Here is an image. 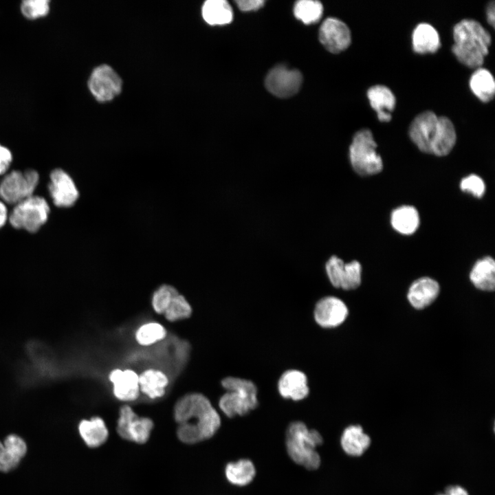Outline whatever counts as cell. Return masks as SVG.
I'll list each match as a JSON object with an SVG mask.
<instances>
[{
	"label": "cell",
	"mask_w": 495,
	"mask_h": 495,
	"mask_svg": "<svg viewBox=\"0 0 495 495\" xmlns=\"http://www.w3.org/2000/svg\"><path fill=\"white\" fill-rule=\"evenodd\" d=\"M408 134L421 151L439 157L449 154L456 140L451 120L430 110L416 116L410 124Z\"/></svg>",
	"instance_id": "cell-1"
},
{
	"label": "cell",
	"mask_w": 495,
	"mask_h": 495,
	"mask_svg": "<svg viewBox=\"0 0 495 495\" xmlns=\"http://www.w3.org/2000/svg\"><path fill=\"white\" fill-rule=\"evenodd\" d=\"M452 52L457 60L470 68H478L489 52L492 36L477 21L464 19L453 28Z\"/></svg>",
	"instance_id": "cell-2"
},
{
	"label": "cell",
	"mask_w": 495,
	"mask_h": 495,
	"mask_svg": "<svg viewBox=\"0 0 495 495\" xmlns=\"http://www.w3.org/2000/svg\"><path fill=\"white\" fill-rule=\"evenodd\" d=\"M174 418L179 424H190L201 441L212 437L219 430L221 419L210 400L198 393L181 397L174 407Z\"/></svg>",
	"instance_id": "cell-3"
},
{
	"label": "cell",
	"mask_w": 495,
	"mask_h": 495,
	"mask_svg": "<svg viewBox=\"0 0 495 495\" xmlns=\"http://www.w3.org/2000/svg\"><path fill=\"white\" fill-rule=\"evenodd\" d=\"M322 442L320 432L309 429L302 421L292 422L287 428L285 443L289 456L309 470H316L320 465V456L316 448Z\"/></svg>",
	"instance_id": "cell-4"
},
{
	"label": "cell",
	"mask_w": 495,
	"mask_h": 495,
	"mask_svg": "<svg viewBox=\"0 0 495 495\" xmlns=\"http://www.w3.org/2000/svg\"><path fill=\"white\" fill-rule=\"evenodd\" d=\"M221 384L227 393L220 398L219 406L228 417L245 415L258 406L257 388L252 382L228 377Z\"/></svg>",
	"instance_id": "cell-5"
},
{
	"label": "cell",
	"mask_w": 495,
	"mask_h": 495,
	"mask_svg": "<svg viewBox=\"0 0 495 495\" xmlns=\"http://www.w3.org/2000/svg\"><path fill=\"white\" fill-rule=\"evenodd\" d=\"M376 149L377 144L371 130L362 129L355 133L349 155L351 166L358 175H372L382 170V160Z\"/></svg>",
	"instance_id": "cell-6"
},
{
	"label": "cell",
	"mask_w": 495,
	"mask_h": 495,
	"mask_svg": "<svg viewBox=\"0 0 495 495\" xmlns=\"http://www.w3.org/2000/svg\"><path fill=\"white\" fill-rule=\"evenodd\" d=\"M49 212L46 200L32 195L15 205L9 220L16 228L35 232L47 221Z\"/></svg>",
	"instance_id": "cell-7"
},
{
	"label": "cell",
	"mask_w": 495,
	"mask_h": 495,
	"mask_svg": "<svg viewBox=\"0 0 495 495\" xmlns=\"http://www.w3.org/2000/svg\"><path fill=\"white\" fill-rule=\"evenodd\" d=\"M38 181L36 170H13L1 180L0 197L4 201L16 205L32 196Z\"/></svg>",
	"instance_id": "cell-8"
},
{
	"label": "cell",
	"mask_w": 495,
	"mask_h": 495,
	"mask_svg": "<svg viewBox=\"0 0 495 495\" xmlns=\"http://www.w3.org/2000/svg\"><path fill=\"white\" fill-rule=\"evenodd\" d=\"M122 81L118 74L108 65H100L91 73L88 88L98 102L113 100L122 91Z\"/></svg>",
	"instance_id": "cell-9"
},
{
	"label": "cell",
	"mask_w": 495,
	"mask_h": 495,
	"mask_svg": "<svg viewBox=\"0 0 495 495\" xmlns=\"http://www.w3.org/2000/svg\"><path fill=\"white\" fill-rule=\"evenodd\" d=\"M153 422L148 417H139L128 405L122 406L117 422V432L122 439L142 444L151 435Z\"/></svg>",
	"instance_id": "cell-10"
},
{
	"label": "cell",
	"mask_w": 495,
	"mask_h": 495,
	"mask_svg": "<svg viewBox=\"0 0 495 495\" xmlns=\"http://www.w3.org/2000/svg\"><path fill=\"white\" fill-rule=\"evenodd\" d=\"M325 271L331 285L336 288L351 290L358 288L362 280V266L358 261L347 263L336 255L325 263Z\"/></svg>",
	"instance_id": "cell-11"
},
{
	"label": "cell",
	"mask_w": 495,
	"mask_h": 495,
	"mask_svg": "<svg viewBox=\"0 0 495 495\" xmlns=\"http://www.w3.org/2000/svg\"><path fill=\"white\" fill-rule=\"evenodd\" d=\"M302 81V74L299 71L278 65L270 71L265 84L267 89L274 96L287 98L298 92Z\"/></svg>",
	"instance_id": "cell-12"
},
{
	"label": "cell",
	"mask_w": 495,
	"mask_h": 495,
	"mask_svg": "<svg viewBox=\"0 0 495 495\" xmlns=\"http://www.w3.org/2000/svg\"><path fill=\"white\" fill-rule=\"evenodd\" d=\"M319 39L330 52L340 53L350 45L351 31L346 23L336 18H327L321 25Z\"/></svg>",
	"instance_id": "cell-13"
},
{
	"label": "cell",
	"mask_w": 495,
	"mask_h": 495,
	"mask_svg": "<svg viewBox=\"0 0 495 495\" xmlns=\"http://www.w3.org/2000/svg\"><path fill=\"white\" fill-rule=\"evenodd\" d=\"M49 190L54 204L61 208L73 206L79 195L72 177L60 168L55 169L51 173Z\"/></svg>",
	"instance_id": "cell-14"
},
{
	"label": "cell",
	"mask_w": 495,
	"mask_h": 495,
	"mask_svg": "<svg viewBox=\"0 0 495 495\" xmlns=\"http://www.w3.org/2000/svg\"><path fill=\"white\" fill-rule=\"evenodd\" d=\"M316 322L324 328H333L341 324L348 316V308L344 302L335 296L321 298L314 308Z\"/></svg>",
	"instance_id": "cell-15"
},
{
	"label": "cell",
	"mask_w": 495,
	"mask_h": 495,
	"mask_svg": "<svg viewBox=\"0 0 495 495\" xmlns=\"http://www.w3.org/2000/svg\"><path fill=\"white\" fill-rule=\"evenodd\" d=\"M113 394L117 399L132 402L139 396L138 375L131 369H114L109 374Z\"/></svg>",
	"instance_id": "cell-16"
},
{
	"label": "cell",
	"mask_w": 495,
	"mask_h": 495,
	"mask_svg": "<svg viewBox=\"0 0 495 495\" xmlns=\"http://www.w3.org/2000/svg\"><path fill=\"white\" fill-rule=\"evenodd\" d=\"M278 390L285 399L302 400L309 394L307 378L298 370H288L283 373L278 382Z\"/></svg>",
	"instance_id": "cell-17"
},
{
	"label": "cell",
	"mask_w": 495,
	"mask_h": 495,
	"mask_svg": "<svg viewBox=\"0 0 495 495\" xmlns=\"http://www.w3.org/2000/svg\"><path fill=\"white\" fill-rule=\"evenodd\" d=\"M439 285L430 277H422L414 281L408 292V300L415 309H421L430 305L439 294Z\"/></svg>",
	"instance_id": "cell-18"
},
{
	"label": "cell",
	"mask_w": 495,
	"mask_h": 495,
	"mask_svg": "<svg viewBox=\"0 0 495 495\" xmlns=\"http://www.w3.org/2000/svg\"><path fill=\"white\" fill-rule=\"evenodd\" d=\"M371 107L377 112L380 122H387L391 120V112L396 105V98L392 91L383 85H375L367 91Z\"/></svg>",
	"instance_id": "cell-19"
},
{
	"label": "cell",
	"mask_w": 495,
	"mask_h": 495,
	"mask_svg": "<svg viewBox=\"0 0 495 495\" xmlns=\"http://www.w3.org/2000/svg\"><path fill=\"white\" fill-rule=\"evenodd\" d=\"M413 51L417 54L435 53L441 47L437 30L430 23H420L412 34Z\"/></svg>",
	"instance_id": "cell-20"
},
{
	"label": "cell",
	"mask_w": 495,
	"mask_h": 495,
	"mask_svg": "<svg viewBox=\"0 0 495 495\" xmlns=\"http://www.w3.org/2000/svg\"><path fill=\"white\" fill-rule=\"evenodd\" d=\"M340 443L342 450L348 455L359 456L369 447L371 439L360 426L351 425L342 432Z\"/></svg>",
	"instance_id": "cell-21"
},
{
	"label": "cell",
	"mask_w": 495,
	"mask_h": 495,
	"mask_svg": "<svg viewBox=\"0 0 495 495\" xmlns=\"http://www.w3.org/2000/svg\"><path fill=\"white\" fill-rule=\"evenodd\" d=\"M78 432L85 444L90 448L102 446L109 436L105 422L99 417L82 420L78 425Z\"/></svg>",
	"instance_id": "cell-22"
},
{
	"label": "cell",
	"mask_w": 495,
	"mask_h": 495,
	"mask_svg": "<svg viewBox=\"0 0 495 495\" xmlns=\"http://www.w3.org/2000/svg\"><path fill=\"white\" fill-rule=\"evenodd\" d=\"M473 285L483 291H493L495 287V262L490 256H485L474 264L470 273Z\"/></svg>",
	"instance_id": "cell-23"
},
{
	"label": "cell",
	"mask_w": 495,
	"mask_h": 495,
	"mask_svg": "<svg viewBox=\"0 0 495 495\" xmlns=\"http://www.w3.org/2000/svg\"><path fill=\"white\" fill-rule=\"evenodd\" d=\"M140 390L151 399L162 397L168 384L166 375L160 370L147 369L138 375Z\"/></svg>",
	"instance_id": "cell-24"
},
{
	"label": "cell",
	"mask_w": 495,
	"mask_h": 495,
	"mask_svg": "<svg viewBox=\"0 0 495 495\" xmlns=\"http://www.w3.org/2000/svg\"><path fill=\"white\" fill-rule=\"evenodd\" d=\"M469 85L472 93L482 102L491 101L495 95V81L492 73L482 67L470 76Z\"/></svg>",
	"instance_id": "cell-25"
},
{
	"label": "cell",
	"mask_w": 495,
	"mask_h": 495,
	"mask_svg": "<svg viewBox=\"0 0 495 495\" xmlns=\"http://www.w3.org/2000/svg\"><path fill=\"white\" fill-rule=\"evenodd\" d=\"M390 221L393 228L397 232L409 235L417 230L419 225V215L413 206H402L392 212Z\"/></svg>",
	"instance_id": "cell-26"
},
{
	"label": "cell",
	"mask_w": 495,
	"mask_h": 495,
	"mask_svg": "<svg viewBox=\"0 0 495 495\" xmlns=\"http://www.w3.org/2000/svg\"><path fill=\"white\" fill-rule=\"evenodd\" d=\"M204 21L211 25H222L230 23L233 18L232 8L224 0H208L201 8Z\"/></svg>",
	"instance_id": "cell-27"
},
{
	"label": "cell",
	"mask_w": 495,
	"mask_h": 495,
	"mask_svg": "<svg viewBox=\"0 0 495 495\" xmlns=\"http://www.w3.org/2000/svg\"><path fill=\"white\" fill-rule=\"evenodd\" d=\"M227 480L236 486H244L252 481L256 475V468L252 461L241 459L228 463L225 468Z\"/></svg>",
	"instance_id": "cell-28"
},
{
	"label": "cell",
	"mask_w": 495,
	"mask_h": 495,
	"mask_svg": "<svg viewBox=\"0 0 495 495\" xmlns=\"http://www.w3.org/2000/svg\"><path fill=\"white\" fill-rule=\"evenodd\" d=\"M323 8L320 2L312 0H301L294 8L295 16L305 24L316 23L321 18Z\"/></svg>",
	"instance_id": "cell-29"
},
{
	"label": "cell",
	"mask_w": 495,
	"mask_h": 495,
	"mask_svg": "<svg viewBox=\"0 0 495 495\" xmlns=\"http://www.w3.org/2000/svg\"><path fill=\"white\" fill-rule=\"evenodd\" d=\"M166 335V331L161 324L148 322L139 327L135 338L140 345L149 346L164 339Z\"/></svg>",
	"instance_id": "cell-30"
},
{
	"label": "cell",
	"mask_w": 495,
	"mask_h": 495,
	"mask_svg": "<svg viewBox=\"0 0 495 495\" xmlns=\"http://www.w3.org/2000/svg\"><path fill=\"white\" fill-rule=\"evenodd\" d=\"M192 308L186 298L179 293L170 301L164 312L165 318L170 322L182 320L190 316Z\"/></svg>",
	"instance_id": "cell-31"
},
{
	"label": "cell",
	"mask_w": 495,
	"mask_h": 495,
	"mask_svg": "<svg viewBox=\"0 0 495 495\" xmlns=\"http://www.w3.org/2000/svg\"><path fill=\"white\" fill-rule=\"evenodd\" d=\"M22 15L29 20H36L46 16L50 11L49 0H25L20 5Z\"/></svg>",
	"instance_id": "cell-32"
},
{
	"label": "cell",
	"mask_w": 495,
	"mask_h": 495,
	"mask_svg": "<svg viewBox=\"0 0 495 495\" xmlns=\"http://www.w3.org/2000/svg\"><path fill=\"white\" fill-rule=\"evenodd\" d=\"M178 291L173 286L163 285L155 291L152 297V306L155 311L164 314L173 298L177 294Z\"/></svg>",
	"instance_id": "cell-33"
},
{
	"label": "cell",
	"mask_w": 495,
	"mask_h": 495,
	"mask_svg": "<svg viewBox=\"0 0 495 495\" xmlns=\"http://www.w3.org/2000/svg\"><path fill=\"white\" fill-rule=\"evenodd\" d=\"M460 188L461 190L470 193L478 198L483 197L485 191L484 181L474 174L463 178L460 183Z\"/></svg>",
	"instance_id": "cell-34"
},
{
	"label": "cell",
	"mask_w": 495,
	"mask_h": 495,
	"mask_svg": "<svg viewBox=\"0 0 495 495\" xmlns=\"http://www.w3.org/2000/svg\"><path fill=\"white\" fill-rule=\"evenodd\" d=\"M5 448L15 458L21 461L27 452V444L19 435L11 434L3 441Z\"/></svg>",
	"instance_id": "cell-35"
},
{
	"label": "cell",
	"mask_w": 495,
	"mask_h": 495,
	"mask_svg": "<svg viewBox=\"0 0 495 495\" xmlns=\"http://www.w3.org/2000/svg\"><path fill=\"white\" fill-rule=\"evenodd\" d=\"M20 461L13 456L0 441V471L7 472L17 467Z\"/></svg>",
	"instance_id": "cell-36"
},
{
	"label": "cell",
	"mask_w": 495,
	"mask_h": 495,
	"mask_svg": "<svg viewBox=\"0 0 495 495\" xmlns=\"http://www.w3.org/2000/svg\"><path fill=\"white\" fill-rule=\"evenodd\" d=\"M12 160L11 151L0 144V175L5 173Z\"/></svg>",
	"instance_id": "cell-37"
},
{
	"label": "cell",
	"mask_w": 495,
	"mask_h": 495,
	"mask_svg": "<svg viewBox=\"0 0 495 495\" xmlns=\"http://www.w3.org/2000/svg\"><path fill=\"white\" fill-rule=\"evenodd\" d=\"M264 3L263 0H241L236 1L239 8L242 11L256 10L261 8Z\"/></svg>",
	"instance_id": "cell-38"
},
{
	"label": "cell",
	"mask_w": 495,
	"mask_h": 495,
	"mask_svg": "<svg viewBox=\"0 0 495 495\" xmlns=\"http://www.w3.org/2000/svg\"><path fill=\"white\" fill-rule=\"evenodd\" d=\"M494 7H495L494 1H492L488 3L487 8H486L487 21L488 23L490 25H491L493 28L494 27V23H495Z\"/></svg>",
	"instance_id": "cell-39"
},
{
	"label": "cell",
	"mask_w": 495,
	"mask_h": 495,
	"mask_svg": "<svg viewBox=\"0 0 495 495\" xmlns=\"http://www.w3.org/2000/svg\"><path fill=\"white\" fill-rule=\"evenodd\" d=\"M445 492L449 495H469L468 492L459 485L448 486L446 488Z\"/></svg>",
	"instance_id": "cell-40"
},
{
	"label": "cell",
	"mask_w": 495,
	"mask_h": 495,
	"mask_svg": "<svg viewBox=\"0 0 495 495\" xmlns=\"http://www.w3.org/2000/svg\"><path fill=\"white\" fill-rule=\"evenodd\" d=\"M8 217V211L5 204L0 201V228L6 223Z\"/></svg>",
	"instance_id": "cell-41"
},
{
	"label": "cell",
	"mask_w": 495,
	"mask_h": 495,
	"mask_svg": "<svg viewBox=\"0 0 495 495\" xmlns=\"http://www.w3.org/2000/svg\"><path fill=\"white\" fill-rule=\"evenodd\" d=\"M437 495H449V494L444 492L443 493H439V494H437Z\"/></svg>",
	"instance_id": "cell-42"
}]
</instances>
